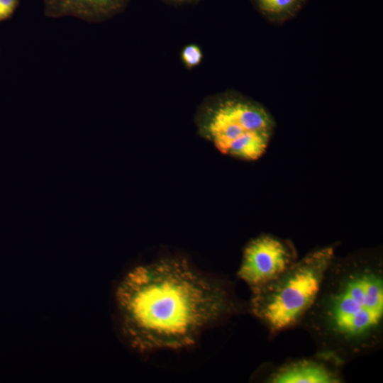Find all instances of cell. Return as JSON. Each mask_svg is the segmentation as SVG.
I'll return each instance as SVG.
<instances>
[{"instance_id": "obj_3", "label": "cell", "mask_w": 383, "mask_h": 383, "mask_svg": "<svg viewBox=\"0 0 383 383\" xmlns=\"http://www.w3.org/2000/svg\"><path fill=\"white\" fill-rule=\"evenodd\" d=\"M335 248L333 244L309 252L276 279L251 291L249 311L271 338L299 326L317 296Z\"/></svg>"}, {"instance_id": "obj_1", "label": "cell", "mask_w": 383, "mask_h": 383, "mask_svg": "<svg viewBox=\"0 0 383 383\" xmlns=\"http://www.w3.org/2000/svg\"><path fill=\"white\" fill-rule=\"evenodd\" d=\"M114 303L121 335L141 353L192 345L204 329L240 311L226 283L180 257L128 271L116 287Z\"/></svg>"}, {"instance_id": "obj_5", "label": "cell", "mask_w": 383, "mask_h": 383, "mask_svg": "<svg viewBox=\"0 0 383 383\" xmlns=\"http://www.w3.org/2000/svg\"><path fill=\"white\" fill-rule=\"evenodd\" d=\"M297 260L290 240L263 234L245 247L237 274L252 291L276 279Z\"/></svg>"}, {"instance_id": "obj_8", "label": "cell", "mask_w": 383, "mask_h": 383, "mask_svg": "<svg viewBox=\"0 0 383 383\" xmlns=\"http://www.w3.org/2000/svg\"><path fill=\"white\" fill-rule=\"evenodd\" d=\"M258 12L268 21L282 25L294 18L309 0H251Z\"/></svg>"}, {"instance_id": "obj_7", "label": "cell", "mask_w": 383, "mask_h": 383, "mask_svg": "<svg viewBox=\"0 0 383 383\" xmlns=\"http://www.w3.org/2000/svg\"><path fill=\"white\" fill-rule=\"evenodd\" d=\"M50 18L71 16L89 23L104 21L121 11L126 0H43Z\"/></svg>"}, {"instance_id": "obj_11", "label": "cell", "mask_w": 383, "mask_h": 383, "mask_svg": "<svg viewBox=\"0 0 383 383\" xmlns=\"http://www.w3.org/2000/svg\"><path fill=\"white\" fill-rule=\"evenodd\" d=\"M170 1H174V2H178V3H184V2L192 1H194V0H170Z\"/></svg>"}, {"instance_id": "obj_6", "label": "cell", "mask_w": 383, "mask_h": 383, "mask_svg": "<svg viewBox=\"0 0 383 383\" xmlns=\"http://www.w3.org/2000/svg\"><path fill=\"white\" fill-rule=\"evenodd\" d=\"M345 364L330 355L316 353L312 357L289 360L267 369L269 383H341Z\"/></svg>"}, {"instance_id": "obj_4", "label": "cell", "mask_w": 383, "mask_h": 383, "mask_svg": "<svg viewBox=\"0 0 383 383\" xmlns=\"http://www.w3.org/2000/svg\"><path fill=\"white\" fill-rule=\"evenodd\" d=\"M275 129L270 113L260 104L237 94H226L204 110L202 135L223 154L255 160L266 151Z\"/></svg>"}, {"instance_id": "obj_2", "label": "cell", "mask_w": 383, "mask_h": 383, "mask_svg": "<svg viewBox=\"0 0 383 383\" xmlns=\"http://www.w3.org/2000/svg\"><path fill=\"white\" fill-rule=\"evenodd\" d=\"M299 327L317 353L344 364L383 345V255L379 248L334 256Z\"/></svg>"}, {"instance_id": "obj_10", "label": "cell", "mask_w": 383, "mask_h": 383, "mask_svg": "<svg viewBox=\"0 0 383 383\" xmlns=\"http://www.w3.org/2000/svg\"><path fill=\"white\" fill-rule=\"evenodd\" d=\"M18 0H0V21L7 19L15 11Z\"/></svg>"}, {"instance_id": "obj_9", "label": "cell", "mask_w": 383, "mask_h": 383, "mask_svg": "<svg viewBox=\"0 0 383 383\" xmlns=\"http://www.w3.org/2000/svg\"><path fill=\"white\" fill-rule=\"evenodd\" d=\"M202 57L201 50L195 45L186 46L182 52V61L190 68L197 66L201 62Z\"/></svg>"}]
</instances>
